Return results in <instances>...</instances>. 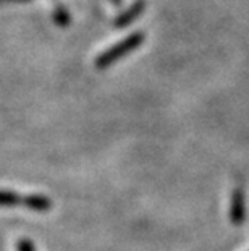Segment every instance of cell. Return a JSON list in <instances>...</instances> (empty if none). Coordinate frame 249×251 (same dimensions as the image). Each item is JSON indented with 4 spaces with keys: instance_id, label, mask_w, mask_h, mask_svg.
<instances>
[{
    "instance_id": "6da1fadb",
    "label": "cell",
    "mask_w": 249,
    "mask_h": 251,
    "mask_svg": "<svg viewBox=\"0 0 249 251\" xmlns=\"http://www.w3.org/2000/svg\"><path fill=\"white\" fill-rule=\"evenodd\" d=\"M0 206H26L34 211H47L50 207V201L39 195L21 198L10 191H0Z\"/></svg>"
},
{
    "instance_id": "7a4b0ae2",
    "label": "cell",
    "mask_w": 249,
    "mask_h": 251,
    "mask_svg": "<svg viewBox=\"0 0 249 251\" xmlns=\"http://www.w3.org/2000/svg\"><path fill=\"white\" fill-rule=\"evenodd\" d=\"M18 248H20V251H34L33 247H31V243H29V242H24V240L20 243V247H18Z\"/></svg>"
}]
</instances>
